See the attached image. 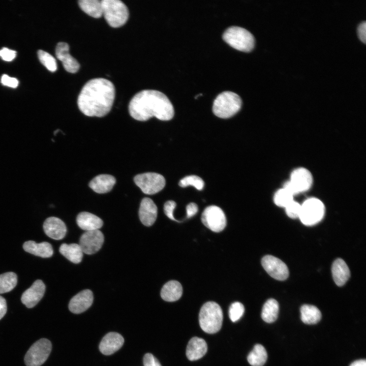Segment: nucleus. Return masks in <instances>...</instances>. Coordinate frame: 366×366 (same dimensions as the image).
Masks as SVG:
<instances>
[{
    "label": "nucleus",
    "mask_w": 366,
    "mask_h": 366,
    "mask_svg": "<svg viewBox=\"0 0 366 366\" xmlns=\"http://www.w3.org/2000/svg\"><path fill=\"white\" fill-rule=\"evenodd\" d=\"M201 221L207 228L215 232L222 231L227 223L224 211L216 205H210L205 208L201 215Z\"/></svg>",
    "instance_id": "nucleus-11"
},
{
    "label": "nucleus",
    "mask_w": 366,
    "mask_h": 366,
    "mask_svg": "<svg viewBox=\"0 0 366 366\" xmlns=\"http://www.w3.org/2000/svg\"><path fill=\"white\" fill-rule=\"evenodd\" d=\"M104 240V235L99 230L88 231L81 236L79 245L83 253L92 255L101 248Z\"/></svg>",
    "instance_id": "nucleus-13"
},
{
    "label": "nucleus",
    "mask_w": 366,
    "mask_h": 366,
    "mask_svg": "<svg viewBox=\"0 0 366 366\" xmlns=\"http://www.w3.org/2000/svg\"><path fill=\"white\" fill-rule=\"evenodd\" d=\"M332 278L338 286L344 285L350 276V272L346 262L338 258L333 262L331 267Z\"/></svg>",
    "instance_id": "nucleus-24"
},
{
    "label": "nucleus",
    "mask_w": 366,
    "mask_h": 366,
    "mask_svg": "<svg viewBox=\"0 0 366 366\" xmlns=\"http://www.w3.org/2000/svg\"><path fill=\"white\" fill-rule=\"evenodd\" d=\"M261 264L267 273L276 280L283 281L288 277L289 270L286 264L273 256H264Z\"/></svg>",
    "instance_id": "nucleus-12"
},
{
    "label": "nucleus",
    "mask_w": 366,
    "mask_h": 366,
    "mask_svg": "<svg viewBox=\"0 0 366 366\" xmlns=\"http://www.w3.org/2000/svg\"><path fill=\"white\" fill-rule=\"evenodd\" d=\"M176 203L172 200H168L165 202L164 205V211L166 216L170 219L179 222L176 220L173 216V211L176 207Z\"/></svg>",
    "instance_id": "nucleus-37"
},
{
    "label": "nucleus",
    "mask_w": 366,
    "mask_h": 366,
    "mask_svg": "<svg viewBox=\"0 0 366 366\" xmlns=\"http://www.w3.org/2000/svg\"><path fill=\"white\" fill-rule=\"evenodd\" d=\"M350 366H366L365 359H359L353 361Z\"/></svg>",
    "instance_id": "nucleus-44"
},
{
    "label": "nucleus",
    "mask_w": 366,
    "mask_h": 366,
    "mask_svg": "<svg viewBox=\"0 0 366 366\" xmlns=\"http://www.w3.org/2000/svg\"><path fill=\"white\" fill-rule=\"evenodd\" d=\"M134 180L142 192L147 195H153L159 192L166 184L164 177L155 172L137 174L134 177Z\"/></svg>",
    "instance_id": "nucleus-10"
},
{
    "label": "nucleus",
    "mask_w": 366,
    "mask_h": 366,
    "mask_svg": "<svg viewBox=\"0 0 366 366\" xmlns=\"http://www.w3.org/2000/svg\"><path fill=\"white\" fill-rule=\"evenodd\" d=\"M124 343V339L121 334L117 332H110L102 339L99 345V349L104 355H111L119 350Z\"/></svg>",
    "instance_id": "nucleus-18"
},
{
    "label": "nucleus",
    "mask_w": 366,
    "mask_h": 366,
    "mask_svg": "<svg viewBox=\"0 0 366 366\" xmlns=\"http://www.w3.org/2000/svg\"><path fill=\"white\" fill-rule=\"evenodd\" d=\"M313 182V177L311 172L304 167L294 169L290 174V179L283 186L284 189L295 196L309 190Z\"/></svg>",
    "instance_id": "nucleus-7"
},
{
    "label": "nucleus",
    "mask_w": 366,
    "mask_h": 366,
    "mask_svg": "<svg viewBox=\"0 0 366 366\" xmlns=\"http://www.w3.org/2000/svg\"><path fill=\"white\" fill-rule=\"evenodd\" d=\"M223 312L220 306L214 301H208L201 307L199 314L200 327L205 332L215 333L222 325Z\"/></svg>",
    "instance_id": "nucleus-3"
},
{
    "label": "nucleus",
    "mask_w": 366,
    "mask_h": 366,
    "mask_svg": "<svg viewBox=\"0 0 366 366\" xmlns=\"http://www.w3.org/2000/svg\"><path fill=\"white\" fill-rule=\"evenodd\" d=\"M1 82L5 86L10 87L12 88H16L18 85V80L14 77L4 74L1 79Z\"/></svg>",
    "instance_id": "nucleus-39"
},
{
    "label": "nucleus",
    "mask_w": 366,
    "mask_h": 366,
    "mask_svg": "<svg viewBox=\"0 0 366 366\" xmlns=\"http://www.w3.org/2000/svg\"><path fill=\"white\" fill-rule=\"evenodd\" d=\"M223 40L234 49L251 51L255 45L253 35L246 29L236 26L228 27L223 35Z\"/></svg>",
    "instance_id": "nucleus-6"
},
{
    "label": "nucleus",
    "mask_w": 366,
    "mask_h": 366,
    "mask_svg": "<svg viewBox=\"0 0 366 366\" xmlns=\"http://www.w3.org/2000/svg\"><path fill=\"white\" fill-rule=\"evenodd\" d=\"M244 312L245 308L243 305L240 302H234L229 307V318L232 322H236L242 317Z\"/></svg>",
    "instance_id": "nucleus-35"
},
{
    "label": "nucleus",
    "mask_w": 366,
    "mask_h": 366,
    "mask_svg": "<svg viewBox=\"0 0 366 366\" xmlns=\"http://www.w3.org/2000/svg\"><path fill=\"white\" fill-rule=\"evenodd\" d=\"M52 349V344L46 339L36 342L28 349L24 357L27 366H41L48 358Z\"/></svg>",
    "instance_id": "nucleus-9"
},
{
    "label": "nucleus",
    "mask_w": 366,
    "mask_h": 366,
    "mask_svg": "<svg viewBox=\"0 0 366 366\" xmlns=\"http://www.w3.org/2000/svg\"><path fill=\"white\" fill-rule=\"evenodd\" d=\"M38 56L40 62L50 72H54L57 70V64L55 59L49 53L39 50Z\"/></svg>",
    "instance_id": "nucleus-33"
},
{
    "label": "nucleus",
    "mask_w": 366,
    "mask_h": 366,
    "mask_svg": "<svg viewBox=\"0 0 366 366\" xmlns=\"http://www.w3.org/2000/svg\"><path fill=\"white\" fill-rule=\"evenodd\" d=\"M45 291V285L41 280L35 281L22 294L21 302L28 308L35 307L42 299Z\"/></svg>",
    "instance_id": "nucleus-14"
},
{
    "label": "nucleus",
    "mask_w": 366,
    "mask_h": 366,
    "mask_svg": "<svg viewBox=\"0 0 366 366\" xmlns=\"http://www.w3.org/2000/svg\"><path fill=\"white\" fill-rule=\"evenodd\" d=\"M78 5L83 12L94 18H100L103 15L101 1L79 0Z\"/></svg>",
    "instance_id": "nucleus-29"
},
{
    "label": "nucleus",
    "mask_w": 366,
    "mask_h": 366,
    "mask_svg": "<svg viewBox=\"0 0 366 366\" xmlns=\"http://www.w3.org/2000/svg\"><path fill=\"white\" fill-rule=\"evenodd\" d=\"M69 46L65 42H59L55 49V55L62 62L64 69L71 73H76L80 68L78 61L69 53Z\"/></svg>",
    "instance_id": "nucleus-15"
},
{
    "label": "nucleus",
    "mask_w": 366,
    "mask_h": 366,
    "mask_svg": "<svg viewBox=\"0 0 366 366\" xmlns=\"http://www.w3.org/2000/svg\"><path fill=\"white\" fill-rule=\"evenodd\" d=\"M59 131V130H58H58H56V131H55L54 132V135H55L56 134V133H57V132H58Z\"/></svg>",
    "instance_id": "nucleus-45"
},
{
    "label": "nucleus",
    "mask_w": 366,
    "mask_h": 366,
    "mask_svg": "<svg viewBox=\"0 0 366 366\" xmlns=\"http://www.w3.org/2000/svg\"><path fill=\"white\" fill-rule=\"evenodd\" d=\"M45 233L49 237L55 239H63L66 235L67 228L60 219L51 217L46 219L43 224Z\"/></svg>",
    "instance_id": "nucleus-19"
},
{
    "label": "nucleus",
    "mask_w": 366,
    "mask_h": 366,
    "mask_svg": "<svg viewBox=\"0 0 366 366\" xmlns=\"http://www.w3.org/2000/svg\"><path fill=\"white\" fill-rule=\"evenodd\" d=\"M102 13L107 23L112 27L124 25L129 18V10L119 0H102Z\"/></svg>",
    "instance_id": "nucleus-5"
},
{
    "label": "nucleus",
    "mask_w": 366,
    "mask_h": 366,
    "mask_svg": "<svg viewBox=\"0 0 366 366\" xmlns=\"http://www.w3.org/2000/svg\"><path fill=\"white\" fill-rule=\"evenodd\" d=\"M279 306L278 301L273 298L268 299L264 304L261 318L265 322L270 323L274 322L278 316Z\"/></svg>",
    "instance_id": "nucleus-28"
},
{
    "label": "nucleus",
    "mask_w": 366,
    "mask_h": 366,
    "mask_svg": "<svg viewBox=\"0 0 366 366\" xmlns=\"http://www.w3.org/2000/svg\"><path fill=\"white\" fill-rule=\"evenodd\" d=\"M158 214L157 206L149 198L142 199L139 209V217L141 223L145 226H151L156 221Z\"/></svg>",
    "instance_id": "nucleus-17"
},
{
    "label": "nucleus",
    "mask_w": 366,
    "mask_h": 366,
    "mask_svg": "<svg viewBox=\"0 0 366 366\" xmlns=\"http://www.w3.org/2000/svg\"><path fill=\"white\" fill-rule=\"evenodd\" d=\"M366 22L365 21L360 23L358 27V35L360 40L364 43L366 41Z\"/></svg>",
    "instance_id": "nucleus-41"
},
{
    "label": "nucleus",
    "mask_w": 366,
    "mask_h": 366,
    "mask_svg": "<svg viewBox=\"0 0 366 366\" xmlns=\"http://www.w3.org/2000/svg\"><path fill=\"white\" fill-rule=\"evenodd\" d=\"M116 182L115 178L109 174H100L89 183V187L95 192L103 194L110 192Z\"/></svg>",
    "instance_id": "nucleus-21"
},
{
    "label": "nucleus",
    "mask_w": 366,
    "mask_h": 366,
    "mask_svg": "<svg viewBox=\"0 0 366 366\" xmlns=\"http://www.w3.org/2000/svg\"><path fill=\"white\" fill-rule=\"evenodd\" d=\"M324 214L325 206L323 202L318 198L312 197L307 199L301 204L299 218L304 225L312 226L319 223Z\"/></svg>",
    "instance_id": "nucleus-8"
},
{
    "label": "nucleus",
    "mask_w": 366,
    "mask_h": 366,
    "mask_svg": "<svg viewBox=\"0 0 366 366\" xmlns=\"http://www.w3.org/2000/svg\"><path fill=\"white\" fill-rule=\"evenodd\" d=\"M17 283V277L13 272H7L0 274V294L12 290Z\"/></svg>",
    "instance_id": "nucleus-31"
},
{
    "label": "nucleus",
    "mask_w": 366,
    "mask_h": 366,
    "mask_svg": "<svg viewBox=\"0 0 366 366\" xmlns=\"http://www.w3.org/2000/svg\"><path fill=\"white\" fill-rule=\"evenodd\" d=\"M130 115L139 121H146L155 116L161 120H169L174 114L173 106L163 93L151 89L137 93L129 104Z\"/></svg>",
    "instance_id": "nucleus-2"
},
{
    "label": "nucleus",
    "mask_w": 366,
    "mask_h": 366,
    "mask_svg": "<svg viewBox=\"0 0 366 366\" xmlns=\"http://www.w3.org/2000/svg\"><path fill=\"white\" fill-rule=\"evenodd\" d=\"M16 52L7 48H3L0 50V57L6 62H11L16 57Z\"/></svg>",
    "instance_id": "nucleus-38"
},
{
    "label": "nucleus",
    "mask_w": 366,
    "mask_h": 366,
    "mask_svg": "<svg viewBox=\"0 0 366 366\" xmlns=\"http://www.w3.org/2000/svg\"><path fill=\"white\" fill-rule=\"evenodd\" d=\"M207 345L202 338L195 337L189 341L186 349V356L191 361L202 358L207 352Z\"/></svg>",
    "instance_id": "nucleus-20"
},
{
    "label": "nucleus",
    "mask_w": 366,
    "mask_h": 366,
    "mask_svg": "<svg viewBox=\"0 0 366 366\" xmlns=\"http://www.w3.org/2000/svg\"><path fill=\"white\" fill-rule=\"evenodd\" d=\"M7 310V307L6 299L0 295V320L5 316Z\"/></svg>",
    "instance_id": "nucleus-43"
},
{
    "label": "nucleus",
    "mask_w": 366,
    "mask_h": 366,
    "mask_svg": "<svg viewBox=\"0 0 366 366\" xmlns=\"http://www.w3.org/2000/svg\"><path fill=\"white\" fill-rule=\"evenodd\" d=\"M285 208L287 215L290 218H299L301 209V204L293 200Z\"/></svg>",
    "instance_id": "nucleus-36"
},
{
    "label": "nucleus",
    "mask_w": 366,
    "mask_h": 366,
    "mask_svg": "<svg viewBox=\"0 0 366 366\" xmlns=\"http://www.w3.org/2000/svg\"><path fill=\"white\" fill-rule=\"evenodd\" d=\"M144 366H162L159 360L151 353H146L143 357Z\"/></svg>",
    "instance_id": "nucleus-40"
},
{
    "label": "nucleus",
    "mask_w": 366,
    "mask_h": 366,
    "mask_svg": "<svg viewBox=\"0 0 366 366\" xmlns=\"http://www.w3.org/2000/svg\"><path fill=\"white\" fill-rule=\"evenodd\" d=\"M78 226L86 231L99 230L103 226V221L98 216L86 211L79 213L76 218Z\"/></svg>",
    "instance_id": "nucleus-22"
},
{
    "label": "nucleus",
    "mask_w": 366,
    "mask_h": 366,
    "mask_svg": "<svg viewBox=\"0 0 366 366\" xmlns=\"http://www.w3.org/2000/svg\"><path fill=\"white\" fill-rule=\"evenodd\" d=\"M115 98V87L109 80L102 78L87 81L78 96L80 111L88 116L103 117L111 110Z\"/></svg>",
    "instance_id": "nucleus-1"
},
{
    "label": "nucleus",
    "mask_w": 366,
    "mask_h": 366,
    "mask_svg": "<svg viewBox=\"0 0 366 366\" xmlns=\"http://www.w3.org/2000/svg\"><path fill=\"white\" fill-rule=\"evenodd\" d=\"M59 251L62 255L74 263H79L82 260L83 252L79 244L63 243Z\"/></svg>",
    "instance_id": "nucleus-26"
},
{
    "label": "nucleus",
    "mask_w": 366,
    "mask_h": 366,
    "mask_svg": "<svg viewBox=\"0 0 366 366\" xmlns=\"http://www.w3.org/2000/svg\"><path fill=\"white\" fill-rule=\"evenodd\" d=\"M301 319L306 324L317 323L321 318V313L315 306L303 304L300 308Z\"/></svg>",
    "instance_id": "nucleus-27"
},
{
    "label": "nucleus",
    "mask_w": 366,
    "mask_h": 366,
    "mask_svg": "<svg viewBox=\"0 0 366 366\" xmlns=\"http://www.w3.org/2000/svg\"><path fill=\"white\" fill-rule=\"evenodd\" d=\"M23 248L25 251L42 258L50 257L53 254L51 245L46 241L37 243L33 240L26 241L23 243Z\"/></svg>",
    "instance_id": "nucleus-23"
},
{
    "label": "nucleus",
    "mask_w": 366,
    "mask_h": 366,
    "mask_svg": "<svg viewBox=\"0 0 366 366\" xmlns=\"http://www.w3.org/2000/svg\"><path fill=\"white\" fill-rule=\"evenodd\" d=\"M198 206L196 203H189L186 207L187 218H190L195 215L198 212Z\"/></svg>",
    "instance_id": "nucleus-42"
},
{
    "label": "nucleus",
    "mask_w": 366,
    "mask_h": 366,
    "mask_svg": "<svg viewBox=\"0 0 366 366\" xmlns=\"http://www.w3.org/2000/svg\"><path fill=\"white\" fill-rule=\"evenodd\" d=\"M267 358V352L260 344L255 345L247 357L248 362L252 366H263Z\"/></svg>",
    "instance_id": "nucleus-30"
},
{
    "label": "nucleus",
    "mask_w": 366,
    "mask_h": 366,
    "mask_svg": "<svg viewBox=\"0 0 366 366\" xmlns=\"http://www.w3.org/2000/svg\"><path fill=\"white\" fill-rule=\"evenodd\" d=\"M182 294V288L179 282L172 280L167 282L161 291L162 298L167 301L173 302L178 300Z\"/></svg>",
    "instance_id": "nucleus-25"
},
{
    "label": "nucleus",
    "mask_w": 366,
    "mask_h": 366,
    "mask_svg": "<svg viewBox=\"0 0 366 366\" xmlns=\"http://www.w3.org/2000/svg\"><path fill=\"white\" fill-rule=\"evenodd\" d=\"M93 299L91 290H82L71 298L69 304V310L74 314L81 313L92 306Z\"/></svg>",
    "instance_id": "nucleus-16"
},
{
    "label": "nucleus",
    "mask_w": 366,
    "mask_h": 366,
    "mask_svg": "<svg viewBox=\"0 0 366 366\" xmlns=\"http://www.w3.org/2000/svg\"><path fill=\"white\" fill-rule=\"evenodd\" d=\"M294 196L284 188L277 190L273 196L274 204L279 207H285L293 199Z\"/></svg>",
    "instance_id": "nucleus-32"
},
{
    "label": "nucleus",
    "mask_w": 366,
    "mask_h": 366,
    "mask_svg": "<svg viewBox=\"0 0 366 366\" xmlns=\"http://www.w3.org/2000/svg\"><path fill=\"white\" fill-rule=\"evenodd\" d=\"M180 187L185 188L189 186H192L198 190H202L204 186V182L203 179L197 175H189L182 178L178 183Z\"/></svg>",
    "instance_id": "nucleus-34"
},
{
    "label": "nucleus",
    "mask_w": 366,
    "mask_h": 366,
    "mask_svg": "<svg viewBox=\"0 0 366 366\" xmlns=\"http://www.w3.org/2000/svg\"><path fill=\"white\" fill-rule=\"evenodd\" d=\"M241 105V99L237 94L225 91L220 94L214 100L212 112L220 118H228L237 113Z\"/></svg>",
    "instance_id": "nucleus-4"
}]
</instances>
